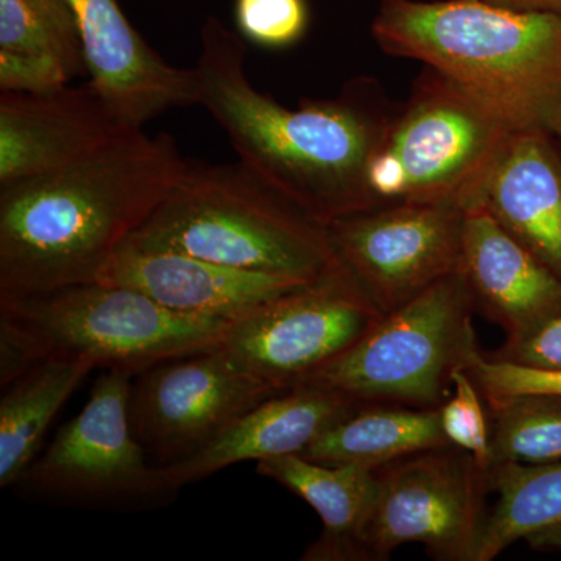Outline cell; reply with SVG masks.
Wrapping results in <instances>:
<instances>
[{
    "label": "cell",
    "mask_w": 561,
    "mask_h": 561,
    "mask_svg": "<svg viewBox=\"0 0 561 561\" xmlns=\"http://www.w3.org/2000/svg\"><path fill=\"white\" fill-rule=\"evenodd\" d=\"M195 70L198 105L272 190L324 227L378 206L368 169L397 111L378 81L356 77L337 98L286 108L251 84L242 36L214 16L203 24Z\"/></svg>",
    "instance_id": "1"
},
{
    "label": "cell",
    "mask_w": 561,
    "mask_h": 561,
    "mask_svg": "<svg viewBox=\"0 0 561 561\" xmlns=\"http://www.w3.org/2000/svg\"><path fill=\"white\" fill-rule=\"evenodd\" d=\"M186 162L168 133L128 128L61 171L0 187V302L98 283Z\"/></svg>",
    "instance_id": "2"
},
{
    "label": "cell",
    "mask_w": 561,
    "mask_h": 561,
    "mask_svg": "<svg viewBox=\"0 0 561 561\" xmlns=\"http://www.w3.org/2000/svg\"><path fill=\"white\" fill-rule=\"evenodd\" d=\"M371 36L481 98L516 130L561 133V18L493 0H381Z\"/></svg>",
    "instance_id": "3"
},
{
    "label": "cell",
    "mask_w": 561,
    "mask_h": 561,
    "mask_svg": "<svg viewBox=\"0 0 561 561\" xmlns=\"http://www.w3.org/2000/svg\"><path fill=\"white\" fill-rule=\"evenodd\" d=\"M232 321L164 308L128 287L88 283L0 302L2 389L41 362L140 373L219 348Z\"/></svg>",
    "instance_id": "4"
},
{
    "label": "cell",
    "mask_w": 561,
    "mask_h": 561,
    "mask_svg": "<svg viewBox=\"0 0 561 561\" xmlns=\"http://www.w3.org/2000/svg\"><path fill=\"white\" fill-rule=\"evenodd\" d=\"M124 247L176 251L300 280L339 271L328 228L241 161H187L175 186Z\"/></svg>",
    "instance_id": "5"
},
{
    "label": "cell",
    "mask_w": 561,
    "mask_h": 561,
    "mask_svg": "<svg viewBox=\"0 0 561 561\" xmlns=\"http://www.w3.org/2000/svg\"><path fill=\"white\" fill-rule=\"evenodd\" d=\"M481 98L426 68L394 111L368 169L376 205L453 203L467 209L513 133Z\"/></svg>",
    "instance_id": "6"
},
{
    "label": "cell",
    "mask_w": 561,
    "mask_h": 561,
    "mask_svg": "<svg viewBox=\"0 0 561 561\" xmlns=\"http://www.w3.org/2000/svg\"><path fill=\"white\" fill-rule=\"evenodd\" d=\"M474 312L457 271L383 316L353 348L305 383L339 391L362 405L440 408L449 398L453 373L467 367L479 350Z\"/></svg>",
    "instance_id": "7"
},
{
    "label": "cell",
    "mask_w": 561,
    "mask_h": 561,
    "mask_svg": "<svg viewBox=\"0 0 561 561\" xmlns=\"http://www.w3.org/2000/svg\"><path fill=\"white\" fill-rule=\"evenodd\" d=\"M130 373L105 370L83 411L66 423L21 482L79 507L133 511L164 504L179 491L133 432Z\"/></svg>",
    "instance_id": "8"
},
{
    "label": "cell",
    "mask_w": 561,
    "mask_h": 561,
    "mask_svg": "<svg viewBox=\"0 0 561 561\" xmlns=\"http://www.w3.org/2000/svg\"><path fill=\"white\" fill-rule=\"evenodd\" d=\"M378 489L364 535L365 561L423 545L440 561H474L486 518L489 468L457 448L412 454L376 470Z\"/></svg>",
    "instance_id": "9"
},
{
    "label": "cell",
    "mask_w": 561,
    "mask_h": 561,
    "mask_svg": "<svg viewBox=\"0 0 561 561\" xmlns=\"http://www.w3.org/2000/svg\"><path fill=\"white\" fill-rule=\"evenodd\" d=\"M465 213L453 203H390L331 221L328 238L343 275L383 317L459 271Z\"/></svg>",
    "instance_id": "10"
},
{
    "label": "cell",
    "mask_w": 561,
    "mask_h": 561,
    "mask_svg": "<svg viewBox=\"0 0 561 561\" xmlns=\"http://www.w3.org/2000/svg\"><path fill=\"white\" fill-rule=\"evenodd\" d=\"M381 319L339 268L232 321L220 348L286 391L353 348Z\"/></svg>",
    "instance_id": "11"
},
{
    "label": "cell",
    "mask_w": 561,
    "mask_h": 561,
    "mask_svg": "<svg viewBox=\"0 0 561 561\" xmlns=\"http://www.w3.org/2000/svg\"><path fill=\"white\" fill-rule=\"evenodd\" d=\"M278 393L219 346L140 373L131 389V427L158 467H168L194 456Z\"/></svg>",
    "instance_id": "12"
},
{
    "label": "cell",
    "mask_w": 561,
    "mask_h": 561,
    "mask_svg": "<svg viewBox=\"0 0 561 561\" xmlns=\"http://www.w3.org/2000/svg\"><path fill=\"white\" fill-rule=\"evenodd\" d=\"M79 22L92 90L117 124L142 130L164 111L198 105L197 70L162 60L117 0H68Z\"/></svg>",
    "instance_id": "13"
},
{
    "label": "cell",
    "mask_w": 561,
    "mask_h": 561,
    "mask_svg": "<svg viewBox=\"0 0 561 561\" xmlns=\"http://www.w3.org/2000/svg\"><path fill=\"white\" fill-rule=\"evenodd\" d=\"M124 130L90 83L0 91V187L61 171Z\"/></svg>",
    "instance_id": "14"
},
{
    "label": "cell",
    "mask_w": 561,
    "mask_h": 561,
    "mask_svg": "<svg viewBox=\"0 0 561 561\" xmlns=\"http://www.w3.org/2000/svg\"><path fill=\"white\" fill-rule=\"evenodd\" d=\"M98 283L138 290L171 311L234 321L312 280L238 271L176 251L122 245Z\"/></svg>",
    "instance_id": "15"
},
{
    "label": "cell",
    "mask_w": 561,
    "mask_h": 561,
    "mask_svg": "<svg viewBox=\"0 0 561 561\" xmlns=\"http://www.w3.org/2000/svg\"><path fill=\"white\" fill-rule=\"evenodd\" d=\"M459 271L476 311L507 339L561 317V280L482 206L465 213Z\"/></svg>",
    "instance_id": "16"
},
{
    "label": "cell",
    "mask_w": 561,
    "mask_h": 561,
    "mask_svg": "<svg viewBox=\"0 0 561 561\" xmlns=\"http://www.w3.org/2000/svg\"><path fill=\"white\" fill-rule=\"evenodd\" d=\"M359 405L339 391L302 383L254 405L194 456L161 468L180 490L242 461L301 454Z\"/></svg>",
    "instance_id": "17"
},
{
    "label": "cell",
    "mask_w": 561,
    "mask_h": 561,
    "mask_svg": "<svg viewBox=\"0 0 561 561\" xmlns=\"http://www.w3.org/2000/svg\"><path fill=\"white\" fill-rule=\"evenodd\" d=\"M471 206L489 210L561 280V147L557 136L513 133Z\"/></svg>",
    "instance_id": "18"
},
{
    "label": "cell",
    "mask_w": 561,
    "mask_h": 561,
    "mask_svg": "<svg viewBox=\"0 0 561 561\" xmlns=\"http://www.w3.org/2000/svg\"><path fill=\"white\" fill-rule=\"evenodd\" d=\"M257 472L286 486L319 513L323 534L302 560L365 561L364 535L378 489L376 470L319 463L290 454L260 461Z\"/></svg>",
    "instance_id": "19"
},
{
    "label": "cell",
    "mask_w": 561,
    "mask_h": 561,
    "mask_svg": "<svg viewBox=\"0 0 561 561\" xmlns=\"http://www.w3.org/2000/svg\"><path fill=\"white\" fill-rule=\"evenodd\" d=\"M453 446L442 430L440 408L365 404L313 440L301 456L327 465L379 470L412 454Z\"/></svg>",
    "instance_id": "20"
},
{
    "label": "cell",
    "mask_w": 561,
    "mask_h": 561,
    "mask_svg": "<svg viewBox=\"0 0 561 561\" xmlns=\"http://www.w3.org/2000/svg\"><path fill=\"white\" fill-rule=\"evenodd\" d=\"M496 505L486 513L474 561H491L518 540H561V460L489 467Z\"/></svg>",
    "instance_id": "21"
},
{
    "label": "cell",
    "mask_w": 561,
    "mask_h": 561,
    "mask_svg": "<svg viewBox=\"0 0 561 561\" xmlns=\"http://www.w3.org/2000/svg\"><path fill=\"white\" fill-rule=\"evenodd\" d=\"M94 370L81 360L41 362L7 387L0 401V486L21 482L36 460L51 421Z\"/></svg>",
    "instance_id": "22"
},
{
    "label": "cell",
    "mask_w": 561,
    "mask_h": 561,
    "mask_svg": "<svg viewBox=\"0 0 561 561\" xmlns=\"http://www.w3.org/2000/svg\"><path fill=\"white\" fill-rule=\"evenodd\" d=\"M0 51L88 72L79 22L68 0H0Z\"/></svg>",
    "instance_id": "23"
},
{
    "label": "cell",
    "mask_w": 561,
    "mask_h": 561,
    "mask_svg": "<svg viewBox=\"0 0 561 561\" xmlns=\"http://www.w3.org/2000/svg\"><path fill=\"white\" fill-rule=\"evenodd\" d=\"M490 465L561 460V394L526 393L485 402Z\"/></svg>",
    "instance_id": "24"
},
{
    "label": "cell",
    "mask_w": 561,
    "mask_h": 561,
    "mask_svg": "<svg viewBox=\"0 0 561 561\" xmlns=\"http://www.w3.org/2000/svg\"><path fill=\"white\" fill-rule=\"evenodd\" d=\"M234 21L242 38L279 50L305 38L311 13L308 0H236Z\"/></svg>",
    "instance_id": "25"
},
{
    "label": "cell",
    "mask_w": 561,
    "mask_h": 561,
    "mask_svg": "<svg viewBox=\"0 0 561 561\" xmlns=\"http://www.w3.org/2000/svg\"><path fill=\"white\" fill-rule=\"evenodd\" d=\"M453 397L440 405L442 430L448 442L472 454L483 467L490 465V416L483 398L467 370L453 373Z\"/></svg>",
    "instance_id": "26"
},
{
    "label": "cell",
    "mask_w": 561,
    "mask_h": 561,
    "mask_svg": "<svg viewBox=\"0 0 561 561\" xmlns=\"http://www.w3.org/2000/svg\"><path fill=\"white\" fill-rule=\"evenodd\" d=\"M463 370L470 375L485 402L526 393L561 394V370H537L493 360L479 350Z\"/></svg>",
    "instance_id": "27"
},
{
    "label": "cell",
    "mask_w": 561,
    "mask_h": 561,
    "mask_svg": "<svg viewBox=\"0 0 561 561\" xmlns=\"http://www.w3.org/2000/svg\"><path fill=\"white\" fill-rule=\"evenodd\" d=\"M483 354L537 370H561V317L545 321L522 337L505 339L500 348Z\"/></svg>",
    "instance_id": "28"
},
{
    "label": "cell",
    "mask_w": 561,
    "mask_h": 561,
    "mask_svg": "<svg viewBox=\"0 0 561 561\" xmlns=\"http://www.w3.org/2000/svg\"><path fill=\"white\" fill-rule=\"evenodd\" d=\"M493 2L516 7V9L542 11V13L561 18V0H493Z\"/></svg>",
    "instance_id": "29"
},
{
    "label": "cell",
    "mask_w": 561,
    "mask_h": 561,
    "mask_svg": "<svg viewBox=\"0 0 561 561\" xmlns=\"http://www.w3.org/2000/svg\"><path fill=\"white\" fill-rule=\"evenodd\" d=\"M557 139H559V144H560V147H561V133L559 136H557Z\"/></svg>",
    "instance_id": "30"
}]
</instances>
